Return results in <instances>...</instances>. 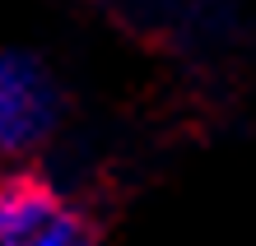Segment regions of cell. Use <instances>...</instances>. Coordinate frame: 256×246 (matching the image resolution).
<instances>
[{
	"label": "cell",
	"mask_w": 256,
	"mask_h": 246,
	"mask_svg": "<svg viewBox=\"0 0 256 246\" xmlns=\"http://www.w3.org/2000/svg\"><path fill=\"white\" fill-rule=\"evenodd\" d=\"M56 214H61V200L42 177H33V172L0 177V246H24Z\"/></svg>",
	"instance_id": "2"
},
{
	"label": "cell",
	"mask_w": 256,
	"mask_h": 246,
	"mask_svg": "<svg viewBox=\"0 0 256 246\" xmlns=\"http://www.w3.org/2000/svg\"><path fill=\"white\" fill-rule=\"evenodd\" d=\"M61 116V88L33 56H0V153L42 144Z\"/></svg>",
	"instance_id": "1"
},
{
	"label": "cell",
	"mask_w": 256,
	"mask_h": 246,
	"mask_svg": "<svg viewBox=\"0 0 256 246\" xmlns=\"http://www.w3.org/2000/svg\"><path fill=\"white\" fill-rule=\"evenodd\" d=\"M24 246H98V233L88 219H74V214H56V219L33 233Z\"/></svg>",
	"instance_id": "3"
}]
</instances>
